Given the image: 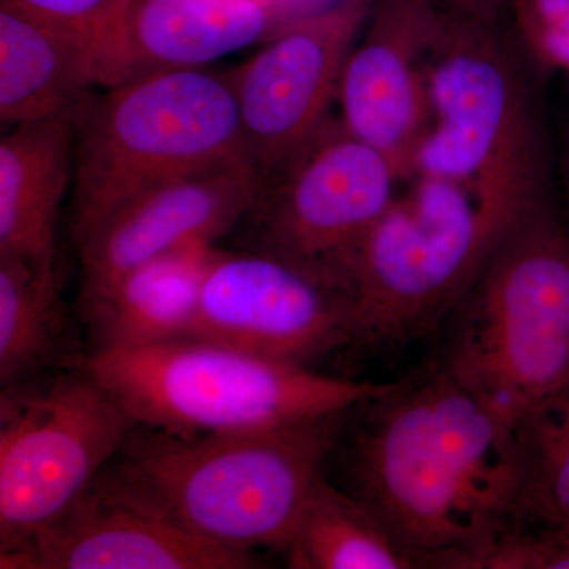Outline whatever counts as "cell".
Instances as JSON below:
<instances>
[{"instance_id": "cell-1", "label": "cell", "mask_w": 569, "mask_h": 569, "mask_svg": "<svg viewBox=\"0 0 569 569\" xmlns=\"http://www.w3.org/2000/svg\"><path fill=\"white\" fill-rule=\"evenodd\" d=\"M346 490L418 568L485 569L516 522L522 429L438 361L351 411Z\"/></svg>"}, {"instance_id": "cell-2", "label": "cell", "mask_w": 569, "mask_h": 569, "mask_svg": "<svg viewBox=\"0 0 569 569\" xmlns=\"http://www.w3.org/2000/svg\"><path fill=\"white\" fill-rule=\"evenodd\" d=\"M348 415L198 436L138 425L96 482L206 541L282 552Z\"/></svg>"}, {"instance_id": "cell-3", "label": "cell", "mask_w": 569, "mask_h": 569, "mask_svg": "<svg viewBox=\"0 0 569 569\" xmlns=\"http://www.w3.org/2000/svg\"><path fill=\"white\" fill-rule=\"evenodd\" d=\"M497 22L447 9L427 61L430 122L413 176L463 183L519 222L550 201L549 146L527 63Z\"/></svg>"}, {"instance_id": "cell-4", "label": "cell", "mask_w": 569, "mask_h": 569, "mask_svg": "<svg viewBox=\"0 0 569 569\" xmlns=\"http://www.w3.org/2000/svg\"><path fill=\"white\" fill-rule=\"evenodd\" d=\"M449 318L441 365L516 425L568 395L569 230L552 201L512 227Z\"/></svg>"}, {"instance_id": "cell-5", "label": "cell", "mask_w": 569, "mask_h": 569, "mask_svg": "<svg viewBox=\"0 0 569 569\" xmlns=\"http://www.w3.org/2000/svg\"><path fill=\"white\" fill-rule=\"evenodd\" d=\"M80 366L137 425L181 436L321 421L395 385L328 376L201 339L91 351Z\"/></svg>"}, {"instance_id": "cell-6", "label": "cell", "mask_w": 569, "mask_h": 569, "mask_svg": "<svg viewBox=\"0 0 569 569\" xmlns=\"http://www.w3.org/2000/svg\"><path fill=\"white\" fill-rule=\"evenodd\" d=\"M246 160L230 71H157L91 97L77 118L71 239L179 176Z\"/></svg>"}, {"instance_id": "cell-7", "label": "cell", "mask_w": 569, "mask_h": 569, "mask_svg": "<svg viewBox=\"0 0 569 569\" xmlns=\"http://www.w3.org/2000/svg\"><path fill=\"white\" fill-rule=\"evenodd\" d=\"M516 223L485 208L463 183L419 178L373 224L348 266L351 348L391 350L436 332Z\"/></svg>"}, {"instance_id": "cell-8", "label": "cell", "mask_w": 569, "mask_h": 569, "mask_svg": "<svg viewBox=\"0 0 569 569\" xmlns=\"http://www.w3.org/2000/svg\"><path fill=\"white\" fill-rule=\"evenodd\" d=\"M137 422L80 365L0 392V553L61 518Z\"/></svg>"}, {"instance_id": "cell-9", "label": "cell", "mask_w": 569, "mask_h": 569, "mask_svg": "<svg viewBox=\"0 0 569 569\" xmlns=\"http://www.w3.org/2000/svg\"><path fill=\"white\" fill-rule=\"evenodd\" d=\"M400 179L388 156L331 116L290 162L261 183L233 231L238 246L348 283V266L399 197Z\"/></svg>"}, {"instance_id": "cell-10", "label": "cell", "mask_w": 569, "mask_h": 569, "mask_svg": "<svg viewBox=\"0 0 569 569\" xmlns=\"http://www.w3.org/2000/svg\"><path fill=\"white\" fill-rule=\"evenodd\" d=\"M350 284L307 266L254 250H220L203 284L190 339L310 366L351 347Z\"/></svg>"}, {"instance_id": "cell-11", "label": "cell", "mask_w": 569, "mask_h": 569, "mask_svg": "<svg viewBox=\"0 0 569 569\" xmlns=\"http://www.w3.org/2000/svg\"><path fill=\"white\" fill-rule=\"evenodd\" d=\"M376 0H339L284 24L230 71L247 162L268 181L325 126Z\"/></svg>"}, {"instance_id": "cell-12", "label": "cell", "mask_w": 569, "mask_h": 569, "mask_svg": "<svg viewBox=\"0 0 569 569\" xmlns=\"http://www.w3.org/2000/svg\"><path fill=\"white\" fill-rule=\"evenodd\" d=\"M447 9L437 0H376L340 78V122L413 176L429 129L427 61Z\"/></svg>"}, {"instance_id": "cell-13", "label": "cell", "mask_w": 569, "mask_h": 569, "mask_svg": "<svg viewBox=\"0 0 569 569\" xmlns=\"http://www.w3.org/2000/svg\"><path fill=\"white\" fill-rule=\"evenodd\" d=\"M258 190L253 168L236 160L179 176L127 201L74 246L81 263L80 309L153 258L233 233Z\"/></svg>"}, {"instance_id": "cell-14", "label": "cell", "mask_w": 569, "mask_h": 569, "mask_svg": "<svg viewBox=\"0 0 569 569\" xmlns=\"http://www.w3.org/2000/svg\"><path fill=\"white\" fill-rule=\"evenodd\" d=\"M254 550L228 548L179 529L93 482L21 549L0 553L2 569H250Z\"/></svg>"}, {"instance_id": "cell-15", "label": "cell", "mask_w": 569, "mask_h": 569, "mask_svg": "<svg viewBox=\"0 0 569 569\" xmlns=\"http://www.w3.org/2000/svg\"><path fill=\"white\" fill-rule=\"evenodd\" d=\"M271 22L269 0H127L89 32L97 88L203 69L260 40Z\"/></svg>"}, {"instance_id": "cell-16", "label": "cell", "mask_w": 569, "mask_h": 569, "mask_svg": "<svg viewBox=\"0 0 569 569\" xmlns=\"http://www.w3.org/2000/svg\"><path fill=\"white\" fill-rule=\"evenodd\" d=\"M81 110L3 130L0 138V253L21 258L51 287H59V213L74 176Z\"/></svg>"}, {"instance_id": "cell-17", "label": "cell", "mask_w": 569, "mask_h": 569, "mask_svg": "<svg viewBox=\"0 0 569 569\" xmlns=\"http://www.w3.org/2000/svg\"><path fill=\"white\" fill-rule=\"evenodd\" d=\"M97 88L81 29L0 0V123L3 130L78 111Z\"/></svg>"}, {"instance_id": "cell-18", "label": "cell", "mask_w": 569, "mask_h": 569, "mask_svg": "<svg viewBox=\"0 0 569 569\" xmlns=\"http://www.w3.org/2000/svg\"><path fill=\"white\" fill-rule=\"evenodd\" d=\"M216 242H194L153 258L81 309L92 351L122 350L190 339Z\"/></svg>"}, {"instance_id": "cell-19", "label": "cell", "mask_w": 569, "mask_h": 569, "mask_svg": "<svg viewBox=\"0 0 569 569\" xmlns=\"http://www.w3.org/2000/svg\"><path fill=\"white\" fill-rule=\"evenodd\" d=\"M293 569H415L387 527L346 489L321 477L282 550Z\"/></svg>"}, {"instance_id": "cell-20", "label": "cell", "mask_w": 569, "mask_h": 569, "mask_svg": "<svg viewBox=\"0 0 569 569\" xmlns=\"http://www.w3.org/2000/svg\"><path fill=\"white\" fill-rule=\"evenodd\" d=\"M67 335L59 287L21 258L0 253V387L80 365Z\"/></svg>"}, {"instance_id": "cell-21", "label": "cell", "mask_w": 569, "mask_h": 569, "mask_svg": "<svg viewBox=\"0 0 569 569\" xmlns=\"http://www.w3.org/2000/svg\"><path fill=\"white\" fill-rule=\"evenodd\" d=\"M526 481L516 522L569 529V392L522 426Z\"/></svg>"}, {"instance_id": "cell-22", "label": "cell", "mask_w": 569, "mask_h": 569, "mask_svg": "<svg viewBox=\"0 0 569 569\" xmlns=\"http://www.w3.org/2000/svg\"><path fill=\"white\" fill-rule=\"evenodd\" d=\"M485 569H569V529L545 527L530 531L509 527L486 560Z\"/></svg>"}, {"instance_id": "cell-23", "label": "cell", "mask_w": 569, "mask_h": 569, "mask_svg": "<svg viewBox=\"0 0 569 569\" xmlns=\"http://www.w3.org/2000/svg\"><path fill=\"white\" fill-rule=\"evenodd\" d=\"M523 43L546 69L569 70V0H515Z\"/></svg>"}, {"instance_id": "cell-24", "label": "cell", "mask_w": 569, "mask_h": 569, "mask_svg": "<svg viewBox=\"0 0 569 569\" xmlns=\"http://www.w3.org/2000/svg\"><path fill=\"white\" fill-rule=\"evenodd\" d=\"M29 9L47 14L89 33L121 9L127 0H18Z\"/></svg>"}, {"instance_id": "cell-25", "label": "cell", "mask_w": 569, "mask_h": 569, "mask_svg": "<svg viewBox=\"0 0 569 569\" xmlns=\"http://www.w3.org/2000/svg\"><path fill=\"white\" fill-rule=\"evenodd\" d=\"M448 10L479 20H497L515 0H447Z\"/></svg>"}, {"instance_id": "cell-26", "label": "cell", "mask_w": 569, "mask_h": 569, "mask_svg": "<svg viewBox=\"0 0 569 569\" xmlns=\"http://www.w3.org/2000/svg\"><path fill=\"white\" fill-rule=\"evenodd\" d=\"M560 182L561 189H563L565 206H567V227L569 230V134L560 153Z\"/></svg>"}]
</instances>
